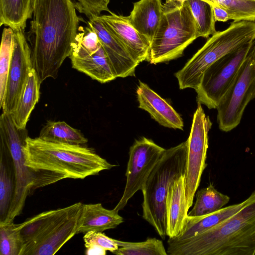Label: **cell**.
<instances>
[{"mask_svg":"<svg viewBox=\"0 0 255 255\" xmlns=\"http://www.w3.org/2000/svg\"><path fill=\"white\" fill-rule=\"evenodd\" d=\"M71 0H37L30 21L32 59L40 83L56 79L69 57L78 34L79 17Z\"/></svg>","mask_w":255,"mask_h":255,"instance_id":"1","label":"cell"},{"mask_svg":"<svg viewBox=\"0 0 255 255\" xmlns=\"http://www.w3.org/2000/svg\"><path fill=\"white\" fill-rule=\"evenodd\" d=\"M25 165L35 189L66 178L83 179L116 166L83 145L54 143L39 137L26 139Z\"/></svg>","mask_w":255,"mask_h":255,"instance_id":"2","label":"cell"},{"mask_svg":"<svg viewBox=\"0 0 255 255\" xmlns=\"http://www.w3.org/2000/svg\"><path fill=\"white\" fill-rule=\"evenodd\" d=\"M249 202L222 223L183 240L169 238L168 255H255V190Z\"/></svg>","mask_w":255,"mask_h":255,"instance_id":"3","label":"cell"},{"mask_svg":"<svg viewBox=\"0 0 255 255\" xmlns=\"http://www.w3.org/2000/svg\"><path fill=\"white\" fill-rule=\"evenodd\" d=\"M187 153V140L165 149L141 190L142 217L163 240L167 236V193L173 182L185 174Z\"/></svg>","mask_w":255,"mask_h":255,"instance_id":"4","label":"cell"},{"mask_svg":"<svg viewBox=\"0 0 255 255\" xmlns=\"http://www.w3.org/2000/svg\"><path fill=\"white\" fill-rule=\"evenodd\" d=\"M255 40L254 21H233L226 29L216 31L184 67L175 74L179 88L195 90L203 73L212 64Z\"/></svg>","mask_w":255,"mask_h":255,"instance_id":"5","label":"cell"},{"mask_svg":"<svg viewBox=\"0 0 255 255\" xmlns=\"http://www.w3.org/2000/svg\"><path fill=\"white\" fill-rule=\"evenodd\" d=\"M197 38L195 20L186 1L181 8L163 11L146 61L156 64L177 59Z\"/></svg>","mask_w":255,"mask_h":255,"instance_id":"6","label":"cell"},{"mask_svg":"<svg viewBox=\"0 0 255 255\" xmlns=\"http://www.w3.org/2000/svg\"><path fill=\"white\" fill-rule=\"evenodd\" d=\"M28 136L26 128H17L11 114L2 112L0 117V145L9 153L15 174L14 193L5 223L13 222L14 218L21 213L27 196L31 194L32 178L25 165L24 154Z\"/></svg>","mask_w":255,"mask_h":255,"instance_id":"7","label":"cell"},{"mask_svg":"<svg viewBox=\"0 0 255 255\" xmlns=\"http://www.w3.org/2000/svg\"><path fill=\"white\" fill-rule=\"evenodd\" d=\"M253 100H255V45L216 108L220 129L228 132L236 128Z\"/></svg>","mask_w":255,"mask_h":255,"instance_id":"8","label":"cell"},{"mask_svg":"<svg viewBox=\"0 0 255 255\" xmlns=\"http://www.w3.org/2000/svg\"><path fill=\"white\" fill-rule=\"evenodd\" d=\"M255 45V40L251 41L206 69L195 89L198 104L204 105L209 109L217 108Z\"/></svg>","mask_w":255,"mask_h":255,"instance_id":"9","label":"cell"},{"mask_svg":"<svg viewBox=\"0 0 255 255\" xmlns=\"http://www.w3.org/2000/svg\"><path fill=\"white\" fill-rule=\"evenodd\" d=\"M188 141L186 168L184 174L185 195L188 209L192 206L196 192L205 169L208 148V132L212 123L198 104Z\"/></svg>","mask_w":255,"mask_h":255,"instance_id":"10","label":"cell"},{"mask_svg":"<svg viewBox=\"0 0 255 255\" xmlns=\"http://www.w3.org/2000/svg\"><path fill=\"white\" fill-rule=\"evenodd\" d=\"M69 58L73 68L101 83L117 78L97 34L88 25L78 32Z\"/></svg>","mask_w":255,"mask_h":255,"instance_id":"11","label":"cell"},{"mask_svg":"<svg viewBox=\"0 0 255 255\" xmlns=\"http://www.w3.org/2000/svg\"><path fill=\"white\" fill-rule=\"evenodd\" d=\"M165 150L152 140L144 137L134 141L129 148L124 193L115 210L119 212L123 209L134 194L141 190Z\"/></svg>","mask_w":255,"mask_h":255,"instance_id":"12","label":"cell"},{"mask_svg":"<svg viewBox=\"0 0 255 255\" xmlns=\"http://www.w3.org/2000/svg\"><path fill=\"white\" fill-rule=\"evenodd\" d=\"M82 203L68 206L61 216L35 238L24 244L19 255H52L77 234Z\"/></svg>","mask_w":255,"mask_h":255,"instance_id":"13","label":"cell"},{"mask_svg":"<svg viewBox=\"0 0 255 255\" xmlns=\"http://www.w3.org/2000/svg\"><path fill=\"white\" fill-rule=\"evenodd\" d=\"M14 43L9 69L6 90L0 106L3 112L11 114L17 104L28 75L33 68L31 50L24 30H14Z\"/></svg>","mask_w":255,"mask_h":255,"instance_id":"14","label":"cell"},{"mask_svg":"<svg viewBox=\"0 0 255 255\" xmlns=\"http://www.w3.org/2000/svg\"><path fill=\"white\" fill-rule=\"evenodd\" d=\"M107 29L122 43L133 59L138 63L146 61L150 42L130 24L128 16L116 14L99 16Z\"/></svg>","mask_w":255,"mask_h":255,"instance_id":"15","label":"cell"},{"mask_svg":"<svg viewBox=\"0 0 255 255\" xmlns=\"http://www.w3.org/2000/svg\"><path fill=\"white\" fill-rule=\"evenodd\" d=\"M88 25L97 34L117 78L134 76L135 68L139 63L107 29L99 16L89 18Z\"/></svg>","mask_w":255,"mask_h":255,"instance_id":"16","label":"cell"},{"mask_svg":"<svg viewBox=\"0 0 255 255\" xmlns=\"http://www.w3.org/2000/svg\"><path fill=\"white\" fill-rule=\"evenodd\" d=\"M136 95L139 108L147 111L158 124L168 128L183 129V122L179 115L146 84L139 81Z\"/></svg>","mask_w":255,"mask_h":255,"instance_id":"17","label":"cell"},{"mask_svg":"<svg viewBox=\"0 0 255 255\" xmlns=\"http://www.w3.org/2000/svg\"><path fill=\"white\" fill-rule=\"evenodd\" d=\"M184 175L170 186L166 197L167 236L172 238L181 232L188 215Z\"/></svg>","mask_w":255,"mask_h":255,"instance_id":"18","label":"cell"},{"mask_svg":"<svg viewBox=\"0 0 255 255\" xmlns=\"http://www.w3.org/2000/svg\"><path fill=\"white\" fill-rule=\"evenodd\" d=\"M124 222L118 211L108 210L101 203L82 204L79 218L77 234L90 231L101 232L115 229Z\"/></svg>","mask_w":255,"mask_h":255,"instance_id":"19","label":"cell"},{"mask_svg":"<svg viewBox=\"0 0 255 255\" xmlns=\"http://www.w3.org/2000/svg\"><path fill=\"white\" fill-rule=\"evenodd\" d=\"M162 14L161 0H140L133 3V9L128 18L133 27L151 44Z\"/></svg>","mask_w":255,"mask_h":255,"instance_id":"20","label":"cell"},{"mask_svg":"<svg viewBox=\"0 0 255 255\" xmlns=\"http://www.w3.org/2000/svg\"><path fill=\"white\" fill-rule=\"evenodd\" d=\"M250 197L243 202L223 207L214 213L200 216H189L185 218L183 228L173 240H185L203 233L222 223L238 213L250 201Z\"/></svg>","mask_w":255,"mask_h":255,"instance_id":"21","label":"cell"},{"mask_svg":"<svg viewBox=\"0 0 255 255\" xmlns=\"http://www.w3.org/2000/svg\"><path fill=\"white\" fill-rule=\"evenodd\" d=\"M0 151V223H5L14 193L15 174L8 151L1 145Z\"/></svg>","mask_w":255,"mask_h":255,"instance_id":"22","label":"cell"},{"mask_svg":"<svg viewBox=\"0 0 255 255\" xmlns=\"http://www.w3.org/2000/svg\"><path fill=\"white\" fill-rule=\"evenodd\" d=\"M40 84L33 68L29 73L16 106L11 114L17 128H26L30 115L39 101Z\"/></svg>","mask_w":255,"mask_h":255,"instance_id":"23","label":"cell"},{"mask_svg":"<svg viewBox=\"0 0 255 255\" xmlns=\"http://www.w3.org/2000/svg\"><path fill=\"white\" fill-rule=\"evenodd\" d=\"M32 13L31 0H0V26L24 30Z\"/></svg>","mask_w":255,"mask_h":255,"instance_id":"24","label":"cell"},{"mask_svg":"<svg viewBox=\"0 0 255 255\" xmlns=\"http://www.w3.org/2000/svg\"><path fill=\"white\" fill-rule=\"evenodd\" d=\"M38 137L48 142L69 144L83 145L88 142L79 130L63 121H47Z\"/></svg>","mask_w":255,"mask_h":255,"instance_id":"25","label":"cell"},{"mask_svg":"<svg viewBox=\"0 0 255 255\" xmlns=\"http://www.w3.org/2000/svg\"><path fill=\"white\" fill-rule=\"evenodd\" d=\"M230 198L217 191L212 184L199 190L189 216H200L209 214L221 209L229 201Z\"/></svg>","mask_w":255,"mask_h":255,"instance_id":"26","label":"cell"},{"mask_svg":"<svg viewBox=\"0 0 255 255\" xmlns=\"http://www.w3.org/2000/svg\"><path fill=\"white\" fill-rule=\"evenodd\" d=\"M188 4L195 20L197 37L207 38L216 32L212 5L202 0H189Z\"/></svg>","mask_w":255,"mask_h":255,"instance_id":"27","label":"cell"},{"mask_svg":"<svg viewBox=\"0 0 255 255\" xmlns=\"http://www.w3.org/2000/svg\"><path fill=\"white\" fill-rule=\"evenodd\" d=\"M14 43V30L10 27L2 30L0 49V106L6 93L8 74Z\"/></svg>","mask_w":255,"mask_h":255,"instance_id":"28","label":"cell"},{"mask_svg":"<svg viewBox=\"0 0 255 255\" xmlns=\"http://www.w3.org/2000/svg\"><path fill=\"white\" fill-rule=\"evenodd\" d=\"M120 248L113 254L118 255H167L161 240L148 238L142 242H128L116 240Z\"/></svg>","mask_w":255,"mask_h":255,"instance_id":"29","label":"cell"},{"mask_svg":"<svg viewBox=\"0 0 255 255\" xmlns=\"http://www.w3.org/2000/svg\"><path fill=\"white\" fill-rule=\"evenodd\" d=\"M226 9L235 22H255V1L252 0H202Z\"/></svg>","mask_w":255,"mask_h":255,"instance_id":"30","label":"cell"},{"mask_svg":"<svg viewBox=\"0 0 255 255\" xmlns=\"http://www.w3.org/2000/svg\"><path fill=\"white\" fill-rule=\"evenodd\" d=\"M23 242L13 222L0 223V255H19Z\"/></svg>","mask_w":255,"mask_h":255,"instance_id":"31","label":"cell"},{"mask_svg":"<svg viewBox=\"0 0 255 255\" xmlns=\"http://www.w3.org/2000/svg\"><path fill=\"white\" fill-rule=\"evenodd\" d=\"M76 9L89 18L98 16L103 11L110 12L108 4L110 0H76Z\"/></svg>","mask_w":255,"mask_h":255,"instance_id":"32","label":"cell"},{"mask_svg":"<svg viewBox=\"0 0 255 255\" xmlns=\"http://www.w3.org/2000/svg\"><path fill=\"white\" fill-rule=\"evenodd\" d=\"M83 240L85 246L96 245L113 253L120 247L116 240L109 238L101 232H88L85 234Z\"/></svg>","mask_w":255,"mask_h":255,"instance_id":"33","label":"cell"},{"mask_svg":"<svg viewBox=\"0 0 255 255\" xmlns=\"http://www.w3.org/2000/svg\"><path fill=\"white\" fill-rule=\"evenodd\" d=\"M212 7L216 21L226 22L230 19L229 14L226 9L215 5H212Z\"/></svg>","mask_w":255,"mask_h":255,"instance_id":"34","label":"cell"},{"mask_svg":"<svg viewBox=\"0 0 255 255\" xmlns=\"http://www.w3.org/2000/svg\"><path fill=\"white\" fill-rule=\"evenodd\" d=\"M188 0H165V2L163 5V11H165L181 8Z\"/></svg>","mask_w":255,"mask_h":255,"instance_id":"35","label":"cell"},{"mask_svg":"<svg viewBox=\"0 0 255 255\" xmlns=\"http://www.w3.org/2000/svg\"><path fill=\"white\" fill-rule=\"evenodd\" d=\"M85 254L87 255H105L107 251L101 247L96 245H91L85 246Z\"/></svg>","mask_w":255,"mask_h":255,"instance_id":"36","label":"cell"},{"mask_svg":"<svg viewBox=\"0 0 255 255\" xmlns=\"http://www.w3.org/2000/svg\"><path fill=\"white\" fill-rule=\"evenodd\" d=\"M36 0H31V6H32V11H33L34 7L35 6Z\"/></svg>","mask_w":255,"mask_h":255,"instance_id":"37","label":"cell"},{"mask_svg":"<svg viewBox=\"0 0 255 255\" xmlns=\"http://www.w3.org/2000/svg\"><path fill=\"white\" fill-rule=\"evenodd\" d=\"M252 0L255 1V0Z\"/></svg>","mask_w":255,"mask_h":255,"instance_id":"38","label":"cell"}]
</instances>
